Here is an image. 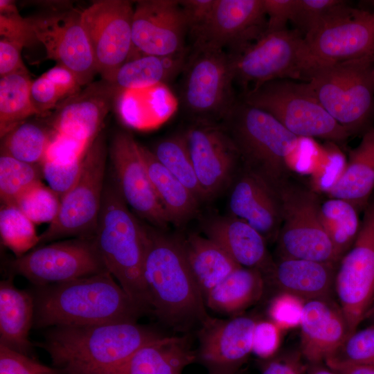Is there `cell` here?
<instances>
[{"label":"cell","instance_id":"cell-1","mask_svg":"<svg viewBox=\"0 0 374 374\" xmlns=\"http://www.w3.org/2000/svg\"><path fill=\"white\" fill-rule=\"evenodd\" d=\"M161 334L133 321L50 328L39 346L65 374H114Z\"/></svg>","mask_w":374,"mask_h":374},{"label":"cell","instance_id":"cell-2","mask_svg":"<svg viewBox=\"0 0 374 374\" xmlns=\"http://www.w3.org/2000/svg\"><path fill=\"white\" fill-rule=\"evenodd\" d=\"M145 227L143 280L150 310L176 330L201 325L210 316L181 240Z\"/></svg>","mask_w":374,"mask_h":374},{"label":"cell","instance_id":"cell-3","mask_svg":"<svg viewBox=\"0 0 374 374\" xmlns=\"http://www.w3.org/2000/svg\"><path fill=\"white\" fill-rule=\"evenodd\" d=\"M37 287L33 326L38 328L136 322L143 313L107 270Z\"/></svg>","mask_w":374,"mask_h":374},{"label":"cell","instance_id":"cell-4","mask_svg":"<svg viewBox=\"0 0 374 374\" xmlns=\"http://www.w3.org/2000/svg\"><path fill=\"white\" fill-rule=\"evenodd\" d=\"M93 240L106 269L143 312L150 310L143 280L145 227L130 211L116 184L105 186Z\"/></svg>","mask_w":374,"mask_h":374},{"label":"cell","instance_id":"cell-5","mask_svg":"<svg viewBox=\"0 0 374 374\" xmlns=\"http://www.w3.org/2000/svg\"><path fill=\"white\" fill-rule=\"evenodd\" d=\"M224 118V129L246 168L280 189L287 181L290 158L301 138L267 112L243 100H236Z\"/></svg>","mask_w":374,"mask_h":374},{"label":"cell","instance_id":"cell-6","mask_svg":"<svg viewBox=\"0 0 374 374\" xmlns=\"http://www.w3.org/2000/svg\"><path fill=\"white\" fill-rule=\"evenodd\" d=\"M317 98L351 134L374 114V55L335 63H315L305 74Z\"/></svg>","mask_w":374,"mask_h":374},{"label":"cell","instance_id":"cell-7","mask_svg":"<svg viewBox=\"0 0 374 374\" xmlns=\"http://www.w3.org/2000/svg\"><path fill=\"white\" fill-rule=\"evenodd\" d=\"M242 100L267 112L299 138L344 142L351 135L326 110L306 82L272 80L244 92Z\"/></svg>","mask_w":374,"mask_h":374},{"label":"cell","instance_id":"cell-8","mask_svg":"<svg viewBox=\"0 0 374 374\" xmlns=\"http://www.w3.org/2000/svg\"><path fill=\"white\" fill-rule=\"evenodd\" d=\"M230 54L234 80L247 91L278 79L305 81L314 64L304 36L296 29L264 33L241 51Z\"/></svg>","mask_w":374,"mask_h":374},{"label":"cell","instance_id":"cell-9","mask_svg":"<svg viewBox=\"0 0 374 374\" xmlns=\"http://www.w3.org/2000/svg\"><path fill=\"white\" fill-rule=\"evenodd\" d=\"M107 155L100 133L87 150L78 181L61 199L56 218L39 235V244L72 236L93 237L102 206Z\"/></svg>","mask_w":374,"mask_h":374},{"label":"cell","instance_id":"cell-10","mask_svg":"<svg viewBox=\"0 0 374 374\" xmlns=\"http://www.w3.org/2000/svg\"><path fill=\"white\" fill-rule=\"evenodd\" d=\"M280 194L282 223L276 238L279 258L337 264L339 259L321 224L316 195L287 181L280 188Z\"/></svg>","mask_w":374,"mask_h":374},{"label":"cell","instance_id":"cell-11","mask_svg":"<svg viewBox=\"0 0 374 374\" xmlns=\"http://www.w3.org/2000/svg\"><path fill=\"white\" fill-rule=\"evenodd\" d=\"M181 100L192 115L202 118L224 117L235 102L232 58L224 50L195 45L186 62Z\"/></svg>","mask_w":374,"mask_h":374},{"label":"cell","instance_id":"cell-12","mask_svg":"<svg viewBox=\"0 0 374 374\" xmlns=\"http://www.w3.org/2000/svg\"><path fill=\"white\" fill-rule=\"evenodd\" d=\"M339 262L334 290L351 335L374 300V199L365 208L355 241Z\"/></svg>","mask_w":374,"mask_h":374},{"label":"cell","instance_id":"cell-13","mask_svg":"<svg viewBox=\"0 0 374 374\" xmlns=\"http://www.w3.org/2000/svg\"><path fill=\"white\" fill-rule=\"evenodd\" d=\"M10 268L37 287L59 284L107 270L93 238H76L39 247L17 257L10 262Z\"/></svg>","mask_w":374,"mask_h":374},{"label":"cell","instance_id":"cell-14","mask_svg":"<svg viewBox=\"0 0 374 374\" xmlns=\"http://www.w3.org/2000/svg\"><path fill=\"white\" fill-rule=\"evenodd\" d=\"M133 14L132 3L126 0L98 1L81 12L98 73L110 82L134 50Z\"/></svg>","mask_w":374,"mask_h":374},{"label":"cell","instance_id":"cell-15","mask_svg":"<svg viewBox=\"0 0 374 374\" xmlns=\"http://www.w3.org/2000/svg\"><path fill=\"white\" fill-rule=\"evenodd\" d=\"M28 19L48 58L71 70L81 86L91 83L98 70L81 12L57 10Z\"/></svg>","mask_w":374,"mask_h":374},{"label":"cell","instance_id":"cell-16","mask_svg":"<svg viewBox=\"0 0 374 374\" xmlns=\"http://www.w3.org/2000/svg\"><path fill=\"white\" fill-rule=\"evenodd\" d=\"M315 63H335L374 55V12L348 7L304 35Z\"/></svg>","mask_w":374,"mask_h":374},{"label":"cell","instance_id":"cell-17","mask_svg":"<svg viewBox=\"0 0 374 374\" xmlns=\"http://www.w3.org/2000/svg\"><path fill=\"white\" fill-rule=\"evenodd\" d=\"M109 154L117 188L133 211L158 229L170 223L150 181L139 143L126 132H117Z\"/></svg>","mask_w":374,"mask_h":374},{"label":"cell","instance_id":"cell-18","mask_svg":"<svg viewBox=\"0 0 374 374\" xmlns=\"http://www.w3.org/2000/svg\"><path fill=\"white\" fill-rule=\"evenodd\" d=\"M256 320L238 315L229 319L209 317L197 330L198 360L208 374H237L252 353Z\"/></svg>","mask_w":374,"mask_h":374},{"label":"cell","instance_id":"cell-19","mask_svg":"<svg viewBox=\"0 0 374 374\" xmlns=\"http://www.w3.org/2000/svg\"><path fill=\"white\" fill-rule=\"evenodd\" d=\"M188 33L187 18L179 1H136L132 42L134 49L143 55L170 57L184 53Z\"/></svg>","mask_w":374,"mask_h":374},{"label":"cell","instance_id":"cell-20","mask_svg":"<svg viewBox=\"0 0 374 374\" xmlns=\"http://www.w3.org/2000/svg\"><path fill=\"white\" fill-rule=\"evenodd\" d=\"M64 99L47 116L46 123L56 133L91 143L100 133L119 93L110 82L102 79Z\"/></svg>","mask_w":374,"mask_h":374},{"label":"cell","instance_id":"cell-21","mask_svg":"<svg viewBox=\"0 0 374 374\" xmlns=\"http://www.w3.org/2000/svg\"><path fill=\"white\" fill-rule=\"evenodd\" d=\"M266 24L262 0H215L207 22L194 37L195 45L229 47L236 53L262 36Z\"/></svg>","mask_w":374,"mask_h":374},{"label":"cell","instance_id":"cell-22","mask_svg":"<svg viewBox=\"0 0 374 374\" xmlns=\"http://www.w3.org/2000/svg\"><path fill=\"white\" fill-rule=\"evenodd\" d=\"M193 167L207 199L228 182L240 158L238 149L224 128L204 123L186 132Z\"/></svg>","mask_w":374,"mask_h":374},{"label":"cell","instance_id":"cell-23","mask_svg":"<svg viewBox=\"0 0 374 374\" xmlns=\"http://www.w3.org/2000/svg\"><path fill=\"white\" fill-rule=\"evenodd\" d=\"M231 215L247 222L266 241L276 240L282 223L280 189L246 168L229 199Z\"/></svg>","mask_w":374,"mask_h":374},{"label":"cell","instance_id":"cell-24","mask_svg":"<svg viewBox=\"0 0 374 374\" xmlns=\"http://www.w3.org/2000/svg\"><path fill=\"white\" fill-rule=\"evenodd\" d=\"M299 327L300 353L308 363L325 362L350 335L340 306L331 298L305 301Z\"/></svg>","mask_w":374,"mask_h":374},{"label":"cell","instance_id":"cell-25","mask_svg":"<svg viewBox=\"0 0 374 374\" xmlns=\"http://www.w3.org/2000/svg\"><path fill=\"white\" fill-rule=\"evenodd\" d=\"M203 230L241 267L263 275L274 263L265 238L244 220L232 215L216 217L207 221Z\"/></svg>","mask_w":374,"mask_h":374},{"label":"cell","instance_id":"cell-26","mask_svg":"<svg viewBox=\"0 0 374 374\" xmlns=\"http://www.w3.org/2000/svg\"><path fill=\"white\" fill-rule=\"evenodd\" d=\"M337 264L303 259L279 258L263 274L265 282L279 292L305 301L330 298Z\"/></svg>","mask_w":374,"mask_h":374},{"label":"cell","instance_id":"cell-27","mask_svg":"<svg viewBox=\"0 0 374 374\" xmlns=\"http://www.w3.org/2000/svg\"><path fill=\"white\" fill-rule=\"evenodd\" d=\"M374 189V127L368 128L360 143L350 150L348 161L337 179L326 188L330 198L366 208Z\"/></svg>","mask_w":374,"mask_h":374},{"label":"cell","instance_id":"cell-28","mask_svg":"<svg viewBox=\"0 0 374 374\" xmlns=\"http://www.w3.org/2000/svg\"><path fill=\"white\" fill-rule=\"evenodd\" d=\"M195 360L187 335H163L139 348L114 374H182Z\"/></svg>","mask_w":374,"mask_h":374},{"label":"cell","instance_id":"cell-29","mask_svg":"<svg viewBox=\"0 0 374 374\" xmlns=\"http://www.w3.org/2000/svg\"><path fill=\"white\" fill-rule=\"evenodd\" d=\"M33 294L15 287L12 278L0 283V345L29 356V332L33 326Z\"/></svg>","mask_w":374,"mask_h":374},{"label":"cell","instance_id":"cell-30","mask_svg":"<svg viewBox=\"0 0 374 374\" xmlns=\"http://www.w3.org/2000/svg\"><path fill=\"white\" fill-rule=\"evenodd\" d=\"M154 192L169 222L181 226L197 213L199 200L157 159L153 152L139 144Z\"/></svg>","mask_w":374,"mask_h":374},{"label":"cell","instance_id":"cell-31","mask_svg":"<svg viewBox=\"0 0 374 374\" xmlns=\"http://www.w3.org/2000/svg\"><path fill=\"white\" fill-rule=\"evenodd\" d=\"M181 242L188 266L204 299L228 275L241 267L220 245L207 237L193 233Z\"/></svg>","mask_w":374,"mask_h":374},{"label":"cell","instance_id":"cell-32","mask_svg":"<svg viewBox=\"0 0 374 374\" xmlns=\"http://www.w3.org/2000/svg\"><path fill=\"white\" fill-rule=\"evenodd\" d=\"M265 285L260 271L240 267L207 294L206 306L216 312L234 317L261 299Z\"/></svg>","mask_w":374,"mask_h":374},{"label":"cell","instance_id":"cell-33","mask_svg":"<svg viewBox=\"0 0 374 374\" xmlns=\"http://www.w3.org/2000/svg\"><path fill=\"white\" fill-rule=\"evenodd\" d=\"M185 64L184 53L170 57L143 55L123 64L112 83L119 93L157 87L177 75Z\"/></svg>","mask_w":374,"mask_h":374},{"label":"cell","instance_id":"cell-34","mask_svg":"<svg viewBox=\"0 0 374 374\" xmlns=\"http://www.w3.org/2000/svg\"><path fill=\"white\" fill-rule=\"evenodd\" d=\"M319 217L340 260L359 233L361 222L357 209L346 200L329 198L320 204Z\"/></svg>","mask_w":374,"mask_h":374},{"label":"cell","instance_id":"cell-35","mask_svg":"<svg viewBox=\"0 0 374 374\" xmlns=\"http://www.w3.org/2000/svg\"><path fill=\"white\" fill-rule=\"evenodd\" d=\"M32 81L28 72L0 78L1 138L30 116H38L30 97Z\"/></svg>","mask_w":374,"mask_h":374},{"label":"cell","instance_id":"cell-36","mask_svg":"<svg viewBox=\"0 0 374 374\" xmlns=\"http://www.w3.org/2000/svg\"><path fill=\"white\" fill-rule=\"evenodd\" d=\"M54 134L47 123L26 121L1 138V152L24 162L42 163Z\"/></svg>","mask_w":374,"mask_h":374},{"label":"cell","instance_id":"cell-37","mask_svg":"<svg viewBox=\"0 0 374 374\" xmlns=\"http://www.w3.org/2000/svg\"><path fill=\"white\" fill-rule=\"evenodd\" d=\"M153 153L199 202L205 199L193 167L185 133L161 140L157 144Z\"/></svg>","mask_w":374,"mask_h":374},{"label":"cell","instance_id":"cell-38","mask_svg":"<svg viewBox=\"0 0 374 374\" xmlns=\"http://www.w3.org/2000/svg\"><path fill=\"white\" fill-rule=\"evenodd\" d=\"M43 177L42 163L19 161L1 152L0 198L1 204H12Z\"/></svg>","mask_w":374,"mask_h":374},{"label":"cell","instance_id":"cell-39","mask_svg":"<svg viewBox=\"0 0 374 374\" xmlns=\"http://www.w3.org/2000/svg\"><path fill=\"white\" fill-rule=\"evenodd\" d=\"M0 235L2 244L20 257L39 244L35 224L14 204H1Z\"/></svg>","mask_w":374,"mask_h":374},{"label":"cell","instance_id":"cell-40","mask_svg":"<svg viewBox=\"0 0 374 374\" xmlns=\"http://www.w3.org/2000/svg\"><path fill=\"white\" fill-rule=\"evenodd\" d=\"M61 199L49 187L39 181L22 193L15 204L35 224L51 223L57 217Z\"/></svg>","mask_w":374,"mask_h":374},{"label":"cell","instance_id":"cell-41","mask_svg":"<svg viewBox=\"0 0 374 374\" xmlns=\"http://www.w3.org/2000/svg\"><path fill=\"white\" fill-rule=\"evenodd\" d=\"M347 7L342 0H296L290 21L304 36Z\"/></svg>","mask_w":374,"mask_h":374},{"label":"cell","instance_id":"cell-42","mask_svg":"<svg viewBox=\"0 0 374 374\" xmlns=\"http://www.w3.org/2000/svg\"><path fill=\"white\" fill-rule=\"evenodd\" d=\"M330 358L345 362L374 365V325L356 330L349 335Z\"/></svg>","mask_w":374,"mask_h":374},{"label":"cell","instance_id":"cell-43","mask_svg":"<svg viewBox=\"0 0 374 374\" xmlns=\"http://www.w3.org/2000/svg\"><path fill=\"white\" fill-rule=\"evenodd\" d=\"M0 34L24 46L38 42L28 19L19 15L15 2L10 0L0 1Z\"/></svg>","mask_w":374,"mask_h":374},{"label":"cell","instance_id":"cell-44","mask_svg":"<svg viewBox=\"0 0 374 374\" xmlns=\"http://www.w3.org/2000/svg\"><path fill=\"white\" fill-rule=\"evenodd\" d=\"M305 302V300L297 296L279 292L269 303V319L282 330L299 327Z\"/></svg>","mask_w":374,"mask_h":374},{"label":"cell","instance_id":"cell-45","mask_svg":"<svg viewBox=\"0 0 374 374\" xmlns=\"http://www.w3.org/2000/svg\"><path fill=\"white\" fill-rule=\"evenodd\" d=\"M84 158L69 164H58L49 161L42 163L43 177L60 199L78 181L82 172Z\"/></svg>","mask_w":374,"mask_h":374},{"label":"cell","instance_id":"cell-46","mask_svg":"<svg viewBox=\"0 0 374 374\" xmlns=\"http://www.w3.org/2000/svg\"><path fill=\"white\" fill-rule=\"evenodd\" d=\"M91 144L55 132L44 161L58 164L73 163L84 157Z\"/></svg>","mask_w":374,"mask_h":374},{"label":"cell","instance_id":"cell-47","mask_svg":"<svg viewBox=\"0 0 374 374\" xmlns=\"http://www.w3.org/2000/svg\"><path fill=\"white\" fill-rule=\"evenodd\" d=\"M0 374H65L24 355L0 345Z\"/></svg>","mask_w":374,"mask_h":374},{"label":"cell","instance_id":"cell-48","mask_svg":"<svg viewBox=\"0 0 374 374\" xmlns=\"http://www.w3.org/2000/svg\"><path fill=\"white\" fill-rule=\"evenodd\" d=\"M283 330L269 320L257 321L252 338V353L259 359H267L276 355Z\"/></svg>","mask_w":374,"mask_h":374},{"label":"cell","instance_id":"cell-49","mask_svg":"<svg viewBox=\"0 0 374 374\" xmlns=\"http://www.w3.org/2000/svg\"><path fill=\"white\" fill-rule=\"evenodd\" d=\"M32 105L38 116L42 118L50 114L62 100L55 86L44 73L32 81L30 89Z\"/></svg>","mask_w":374,"mask_h":374},{"label":"cell","instance_id":"cell-50","mask_svg":"<svg viewBox=\"0 0 374 374\" xmlns=\"http://www.w3.org/2000/svg\"><path fill=\"white\" fill-rule=\"evenodd\" d=\"M300 352H287L260 359V374H305L306 364Z\"/></svg>","mask_w":374,"mask_h":374},{"label":"cell","instance_id":"cell-51","mask_svg":"<svg viewBox=\"0 0 374 374\" xmlns=\"http://www.w3.org/2000/svg\"><path fill=\"white\" fill-rule=\"evenodd\" d=\"M296 0H262L267 18L265 33L283 30L291 20Z\"/></svg>","mask_w":374,"mask_h":374},{"label":"cell","instance_id":"cell-52","mask_svg":"<svg viewBox=\"0 0 374 374\" xmlns=\"http://www.w3.org/2000/svg\"><path fill=\"white\" fill-rule=\"evenodd\" d=\"M24 46L4 38L0 40V77L18 73H27L21 51Z\"/></svg>","mask_w":374,"mask_h":374},{"label":"cell","instance_id":"cell-53","mask_svg":"<svg viewBox=\"0 0 374 374\" xmlns=\"http://www.w3.org/2000/svg\"><path fill=\"white\" fill-rule=\"evenodd\" d=\"M179 2L187 18L189 33L195 37L207 22L215 0H183Z\"/></svg>","mask_w":374,"mask_h":374},{"label":"cell","instance_id":"cell-54","mask_svg":"<svg viewBox=\"0 0 374 374\" xmlns=\"http://www.w3.org/2000/svg\"><path fill=\"white\" fill-rule=\"evenodd\" d=\"M44 75L55 86L62 100L81 90V85L75 74L64 66L57 64Z\"/></svg>","mask_w":374,"mask_h":374},{"label":"cell","instance_id":"cell-55","mask_svg":"<svg viewBox=\"0 0 374 374\" xmlns=\"http://www.w3.org/2000/svg\"><path fill=\"white\" fill-rule=\"evenodd\" d=\"M326 364L337 374H374V365L355 364L328 359Z\"/></svg>","mask_w":374,"mask_h":374},{"label":"cell","instance_id":"cell-56","mask_svg":"<svg viewBox=\"0 0 374 374\" xmlns=\"http://www.w3.org/2000/svg\"><path fill=\"white\" fill-rule=\"evenodd\" d=\"M305 374H337L325 362L308 363L306 364Z\"/></svg>","mask_w":374,"mask_h":374},{"label":"cell","instance_id":"cell-57","mask_svg":"<svg viewBox=\"0 0 374 374\" xmlns=\"http://www.w3.org/2000/svg\"><path fill=\"white\" fill-rule=\"evenodd\" d=\"M372 315H373V319H374V300H373V305H372Z\"/></svg>","mask_w":374,"mask_h":374}]
</instances>
